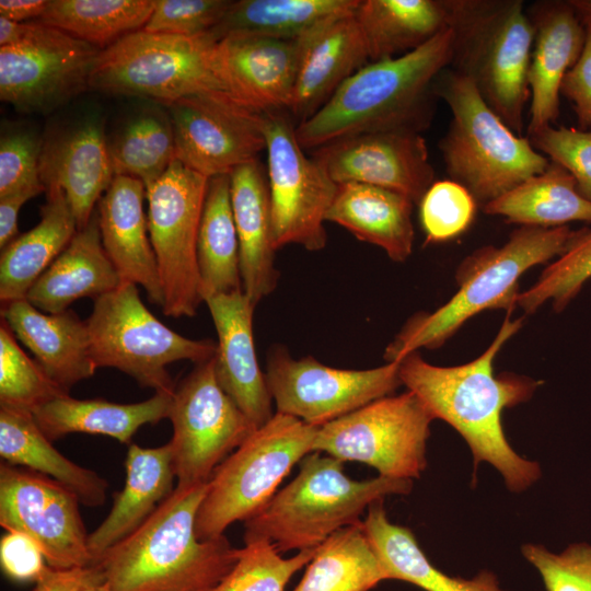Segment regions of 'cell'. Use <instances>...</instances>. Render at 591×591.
<instances>
[{
    "label": "cell",
    "mask_w": 591,
    "mask_h": 591,
    "mask_svg": "<svg viewBox=\"0 0 591 591\" xmlns=\"http://www.w3.org/2000/svg\"><path fill=\"white\" fill-rule=\"evenodd\" d=\"M510 315L508 312L487 349L470 362L439 367L415 351L398 363L402 384L421 399L434 419L445 421L461 434L475 467L480 462L491 464L510 491L521 493L540 478L541 467L511 448L501 414L530 399L541 382L513 373H494L495 357L523 324V317L511 320Z\"/></svg>",
    "instance_id": "obj_1"
},
{
    "label": "cell",
    "mask_w": 591,
    "mask_h": 591,
    "mask_svg": "<svg viewBox=\"0 0 591 591\" xmlns=\"http://www.w3.org/2000/svg\"><path fill=\"white\" fill-rule=\"evenodd\" d=\"M452 40L447 28L413 51L364 65L313 116L296 125L301 147L314 150L360 134L428 129L438 100L434 81L451 63Z\"/></svg>",
    "instance_id": "obj_2"
},
{
    "label": "cell",
    "mask_w": 591,
    "mask_h": 591,
    "mask_svg": "<svg viewBox=\"0 0 591 591\" xmlns=\"http://www.w3.org/2000/svg\"><path fill=\"white\" fill-rule=\"evenodd\" d=\"M207 484L175 487L95 564L112 591H212L230 572L239 548L225 535L199 540L196 533Z\"/></svg>",
    "instance_id": "obj_3"
},
{
    "label": "cell",
    "mask_w": 591,
    "mask_h": 591,
    "mask_svg": "<svg viewBox=\"0 0 591 591\" xmlns=\"http://www.w3.org/2000/svg\"><path fill=\"white\" fill-rule=\"evenodd\" d=\"M568 225H521L499 247L487 245L465 257L455 273L457 291L431 313L415 314L384 351L386 362H398L420 348L436 349L471 317L488 309L512 312L519 279L531 267L558 257L573 235Z\"/></svg>",
    "instance_id": "obj_4"
},
{
    "label": "cell",
    "mask_w": 591,
    "mask_h": 591,
    "mask_svg": "<svg viewBox=\"0 0 591 591\" xmlns=\"http://www.w3.org/2000/svg\"><path fill=\"white\" fill-rule=\"evenodd\" d=\"M412 488L410 479H352L343 461L311 452L299 462L294 479L244 522V542L266 538L280 554L316 548L340 529L360 523L374 501Z\"/></svg>",
    "instance_id": "obj_5"
},
{
    "label": "cell",
    "mask_w": 591,
    "mask_h": 591,
    "mask_svg": "<svg viewBox=\"0 0 591 591\" xmlns=\"http://www.w3.org/2000/svg\"><path fill=\"white\" fill-rule=\"evenodd\" d=\"M448 1L453 35L449 67L467 78L501 120L523 136L534 42L523 1Z\"/></svg>",
    "instance_id": "obj_6"
},
{
    "label": "cell",
    "mask_w": 591,
    "mask_h": 591,
    "mask_svg": "<svg viewBox=\"0 0 591 591\" xmlns=\"http://www.w3.org/2000/svg\"><path fill=\"white\" fill-rule=\"evenodd\" d=\"M434 93L451 112L439 141L445 171L477 205L483 207L548 166L549 160L528 136L512 131L464 76L447 67L434 81Z\"/></svg>",
    "instance_id": "obj_7"
},
{
    "label": "cell",
    "mask_w": 591,
    "mask_h": 591,
    "mask_svg": "<svg viewBox=\"0 0 591 591\" xmlns=\"http://www.w3.org/2000/svg\"><path fill=\"white\" fill-rule=\"evenodd\" d=\"M89 89L144 97L161 105L204 92L228 93L218 40L211 35L181 36L144 30L100 51Z\"/></svg>",
    "instance_id": "obj_8"
},
{
    "label": "cell",
    "mask_w": 591,
    "mask_h": 591,
    "mask_svg": "<svg viewBox=\"0 0 591 591\" xmlns=\"http://www.w3.org/2000/svg\"><path fill=\"white\" fill-rule=\"evenodd\" d=\"M320 427L275 413L213 472L196 518L199 540L224 535L236 521L257 514L306 454Z\"/></svg>",
    "instance_id": "obj_9"
},
{
    "label": "cell",
    "mask_w": 591,
    "mask_h": 591,
    "mask_svg": "<svg viewBox=\"0 0 591 591\" xmlns=\"http://www.w3.org/2000/svg\"><path fill=\"white\" fill-rule=\"evenodd\" d=\"M86 325L96 368L117 369L155 393L175 390L169 364H199L217 352L212 339L187 338L163 324L143 304L137 285L128 281L94 300Z\"/></svg>",
    "instance_id": "obj_10"
},
{
    "label": "cell",
    "mask_w": 591,
    "mask_h": 591,
    "mask_svg": "<svg viewBox=\"0 0 591 591\" xmlns=\"http://www.w3.org/2000/svg\"><path fill=\"white\" fill-rule=\"evenodd\" d=\"M433 416L413 392L378 398L321 426L313 452L359 462L394 479L419 478Z\"/></svg>",
    "instance_id": "obj_11"
},
{
    "label": "cell",
    "mask_w": 591,
    "mask_h": 591,
    "mask_svg": "<svg viewBox=\"0 0 591 591\" xmlns=\"http://www.w3.org/2000/svg\"><path fill=\"white\" fill-rule=\"evenodd\" d=\"M208 179L175 159L146 188L148 230L163 289L161 309L166 316H194L204 302L197 237Z\"/></svg>",
    "instance_id": "obj_12"
},
{
    "label": "cell",
    "mask_w": 591,
    "mask_h": 591,
    "mask_svg": "<svg viewBox=\"0 0 591 591\" xmlns=\"http://www.w3.org/2000/svg\"><path fill=\"white\" fill-rule=\"evenodd\" d=\"M263 130L274 247L297 244L321 251L327 242L324 222L338 184L303 152L287 111L263 113Z\"/></svg>",
    "instance_id": "obj_13"
},
{
    "label": "cell",
    "mask_w": 591,
    "mask_h": 591,
    "mask_svg": "<svg viewBox=\"0 0 591 591\" xmlns=\"http://www.w3.org/2000/svg\"><path fill=\"white\" fill-rule=\"evenodd\" d=\"M169 419L176 487L207 484L257 429L218 383L213 358L195 364L175 386Z\"/></svg>",
    "instance_id": "obj_14"
},
{
    "label": "cell",
    "mask_w": 591,
    "mask_h": 591,
    "mask_svg": "<svg viewBox=\"0 0 591 591\" xmlns=\"http://www.w3.org/2000/svg\"><path fill=\"white\" fill-rule=\"evenodd\" d=\"M265 375L276 413L315 427L391 395L402 385L398 362L368 370L337 369L312 356L294 359L282 345L269 348Z\"/></svg>",
    "instance_id": "obj_15"
},
{
    "label": "cell",
    "mask_w": 591,
    "mask_h": 591,
    "mask_svg": "<svg viewBox=\"0 0 591 591\" xmlns=\"http://www.w3.org/2000/svg\"><path fill=\"white\" fill-rule=\"evenodd\" d=\"M101 49L30 21L16 44L0 47V99L23 113H49L86 89Z\"/></svg>",
    "instance_id": "obj_16"
},
{
    "label": "cell",
    "mask_w": 591,
    "mask_h": 591,
    "mask_svg": "<svg viewBox=\"0 0 591 591\" xmlns=\"http://www.w3.org/2000/svg\"><path fill=\"white\" fill-rule=\"evenodd\" d=\"M81 503L60 483L25 467L0 465V525L30 536L49 567H88L93 560Z\"/></svg>",
    "instance_id": "obj_17"
},
{
    "label": "cell",
    "mask_w": 591,
    "mask_h": 591,
    "mask_svg": "<svg viewBox=\"0 0 591 591\" xmlns=\"http://www.w3.org/2000/svg\"><path fill=\"white\" fill-rule=\"evenodd\" d=\"M172 119L176 159L207 178L230 174L266 150L263 113L221 91L163 105Z\"/></svg>",
    "instance_id": "obj_18"
},
{
    "label": "cell",
    "mask_w": 591,
    "mask_h": 591,
    "mask_svg": "<svg viewBox=\"0 0 591 591\" xmlns=\"http://www.w3.org/2000/svg\"><path fill=\"white\" fill-rule=\"evenodd\" d=\"M312 157L337 183H361L397 192L418 205L434 183L425 138L414 131H380L340 138Z\"/></svg>",
    "instance_id": "obj_19"
},
{
    "label": "cell",
    "mask_w": 591,
    "mask_h": 591,
    "mask_svg": "<svg viewBox=\"0 0 591 591\" xmlns=\"http://www.w3.org/2000/svg\"><path fill=\"white\" fill-rule=\"evenodd\" d=\"M38 173L46 192L65 194L78 230L84 228L115 176L102 115L91 112L53 127L43 137Z\"/></svg>",
    "instance_id": "obj_20"
},
{
    "label": "cell",
    "mask_w": 591,
    "mask_h": 591,
    "mask_svg": "<svg viewBox=\"0 0 591 591\" xmlns=\"http://www.w3.org/2000/svg\"><path fill=\"white\" fill-rule=\"evenodd\" d=\"M306 36L281 39L230 34L219 39L218 56L228 93L259 113L287 111Z\"/></svg>",
    "instance_id": "obj_21"
},
{
    "label": "cell",
    "mask_w": 591,
    "mask_h": 591,
    "mask_svg": "<svg viewBox=\"0 0 591 591\" xmlns=\"http://www.w3.org/2000/svg\"><path fill=\"white\" fill-rule=\"evenodd\" d=\"M217 331L213 368L218 383L256 428L274 416L266 375L257 361L253 314L255 305L241 291L205 299Z\"/></svg>",
    "instance_id": "obj_22"
},
{
    "label": "cell",
    "mask_w": 591,
    "mask_h": 591,
    "mask_svg": "<svg viewBox=\"0 0 591 591\" xmlns=\"http://www.w3.org/2000/svg\"><path fill=\"white\" fill-rule=\"evenodd\" d=\"M528 14L534 27L528 72L531 93L529 135L557 120L560 86L582 53L586 25L569 0L535 2Z\"/></svg>",
    "instance_id": "obj_23"
},
{
    "label": "cell",
    "mask_w": 591,
    "mask_h": 591,
    "mask_svg": "<svg viewBox=\"0 0 591 591\" xmlns=\"http://www.w3.org/2000/svg\"><path fill=\"white\" fill-rule=\"evenodd\" d=\"M144 184L115 175L97 204V222L104 250L123 281L141 286L151 302L163 306L164 296L150 241Z\"/></svg>",
    "instance_id": "obj_24"
},
{
    "label": "cell",
    "mask_w": 591,
    "mask_h": 591,
    "mask_svg": "<svg viewBox=\"0 0 591 591\" xmlns=\"http://www.w3.org/2000/svg\"><path fill=\"white\" fill-rule=\"evenodd\" d=\"M1 318L65 393L97 369L91 355L86 321L71 310L45 313L26 299L1 304Z\"/></svg>",
    "instance_id": "obj_25"
},
{
    "label": "cell",
    "mask_w": 591,
    "mask_h": 591,
    "mask_svg": "<svg viewBox=\"0 0 591 591\" xmlns=\"http://www.w3.org/2000/svg\"><path fill=\"white\" fill-rule=\"evenodd\" d=\"M368 62L367 44L355 13L320 26L305 37L287 112L297 125L309 119Z\"/></svg>",
    "instance_id": "obj_26"
},
{
    "label": "cell",
    "mask_w": 591,
    "mask_h": 591,
    "mask_svg": "<svg viewBox=\"0 0 591 591\" xmlns=\"http://www.w3.org/2000/svg\"><path fill=\"white\" fill-rule=\"evenodd\" d=\"M229 175L242 289L256 306L275 290L279 279L275 267L267 172L255 159L237 166Z\"/></svg>",
    "instance_id": "obj_27"
},
{
    "label": "cell",
    "mask_w": 591,
    "mask_h": 591,
    "mask_svg": "<svg viewBox=\"0 0 591 591\" xmlns=\"http://www.w3.org/2000/svg\"><path fill=\"white\" fill-rule=\"evenodd\" d=\"M125 468V485L115 493L111 511L89 533L88 546L93 565L134 533L175 489L176 475L169 442L157 448L130 443Z\"/></svg>",
    "instance_id": "obj_28"
},
{
    "label": "cell",
    "mask_w": 591,
    "mask_h": 591,
    "mask_svg": "<svg viewBox=\"0 0 591 591\" xmlns=\"http://www.w3.org/2000/svg\"><path fill=\"white\" fill-rule=\"evenodd\" d=\"M123 282L107 256L97 216L78 230L66 248L35 281L26 300L45 313H60L82 298H96Z\"/></svg>",
    "instance_id": "obj_29"
},
{
    "label": "cell",
    "mask_w": 591,
    "mask_h": 591,
    "mask_svg": "<svg viewBox=\"0 0 591 591\" xmlns=\"http://www.w3.org/2000/svg\"><path fill=\"white\" fill-rule=\"evenodd\" d=\"M414 202L403 194L361 184H338L326 221L348 230L358 240L381 247L397 263L413 252Z\"/></svg>",
    "instance_id": "obj_30"
},
{
    "label": "cell",
    "mask_w": 591,
    "mask_h": 591,
    "mask_svg": "<svg viewBox=\"0 0 591 591\" xmlns=\"http://www.w3.org/2000/svg\"><path fill=\"white\" fill-rule=\"evenodd\" d=\"M172 395L158 392L139 403L119 404L103 398L79 399L63 394L37 407L32 414L50 441L82 432L106 436L129 445L140 427L169 418Z\"/></svg>",
    "instance_id": "obj_31"
},
{
    "label": "cell",
    "mask_w": 591,
    "mask_h": 591,
    "mask_svg": "<svg viewBox=\"0 0 591 591\" xmlns=\"http://www.w3.org/2000/svg\"><path fill=\"white\" fill-rule=\"evenodd\" d=\"M383 500L369 506L362 528L387 580L405 581L425 591H503L496 575L489 570L465 579L449 576L433 566L413 531L389 520Z\"/></svg>",
    "instance_id": "obj_32"
},
{
    "label": "cell",
    "mask_w": 591,
    "mask_h": 591,
    "mask_svg": "<svg viewBox=\"0 0 591 591\" xmlns=\"http://www.w3.org/2000/svg\"><path fill=\"white\" fill-rule=\"evenodd\" d=\"M0 455L8 464L60 483L86 507H100L106 500V479L61 454L30 412L0 406Z\"/></svg>",
    "instance_id": "obj_33"
},
{
    "label": "cell",
    "mask_w": 591,
    "mask_h": 591,
    "mask_svg": "<svg viewBox=\"0 0 591 591\" xmlns=\"http://www.w3.org/2000/svg\"><path fill=\"white\" fill-rule=\"evenodd\" d=\"M38 223L1 250V304L26 299L27 292L78 231L72 210L60 189L46 192Z\"/></svg>",
    "instance_id": "obj_34"
},
{
    "label": "cell",
    "mask_w": 591,
    "mask_h": 591,
    "mask_svg": "<svg viewBox=\"0 0 591 591\" xmlns=\"http://www.w3.org/2000/svg\"><path fill=\"white\" fill-rule=\"evenodd\" d=\"M355 18L376 61L413 51L449 28V1L359 0Z\"/></svg>",
    "instance_id": "obj_35"
},
{
    "label": "cell",
    "mask_w": 591,
    "mask_h": 591,
    "mask_svg": "<svg viewBox=\"0 0 591 591\" xmlns=\"http://www.w3.org/2000/svg\"><path fill=\"white\" fill-rule=\"evenodd\" d=\"M509 223L558 228L579 221L591 224V201L577 189L573 177L549 161L546 170L482 207Z\"/></svg>",
    "instance_id": "obj_36"
},
{
    "label": "cell",
    "mask_w": 591,
    "mask_h": 591,
    "mask_svg": "<svg viewBox=\"0 0 591 591\" xmlns=\"http://www.w3.org/2000/svg\"><path fill=\"white\" fill-rule=\"evenodd\" d=\"M358 4L359 0H237L208 34L217 40L230 34L297 39L354 14Z\"/></svg>",
    "instance_id": "obj_37"
},
{
    "label": "cell",
    "mask_w": 591,
    "mask_h": 591,
    "mask_svg": "<svg viewBox=\"0 0 591 591\" xmlns=\"http://www.w3.org/2000/svg\"><path fill=\"white\" fill-rule=\"evenodd\" d=\"M197 263L204 302L212 296L243 290L229 174L208 179L198 229Z\"/></svg>",
    "instance_id": "obj_38"
},
{
    "label": "cell",
    "mask_w": 591,
    "mask_h": 591,
    "mask_svg": "<svg viewBox=\"0 0 591 591\" xmlns=\"http://www.w3.org/2000/svg\"><path fill=\"white\" fill-rule=\"evenodd\" d=\"M107 147L114 174L140 179L148 188L176 159L167 109L158 103L140 108L107 136Z\"/></svg>",
    "instance_id": "obj_39"
},
{
    "label": "cell",
    "mask_w": 591,
    "mask_h": 591,
    "mask_svg": "<svg viewBox=\"0 0 591 591\" xmlns=\"http://www.w3.org/2000/svg\"><path fill=\"white\" fill-rule=\"evenodd\" d=\"M386 572L360 523L340 529L316 548L292 591H370Z\"/></svg>",
    "instance_id": "obj_40"
},
{
    "label": "cell",
    "mask_w": 591,
    "mask_h": 591,
    "mask_svg": "<svg viewBox=\"0 0 591 591\" xmlns=\"http://www.w3.org/2000/svg\"><path fill=\"white\" fill-rule=\"evenodd\" d=\"M154 0H49L35 20L105 49L124 36L142 30Z\"/></svg>",
    "instance_id": "obj_41"
},
{
    "label": "cell",
    "mask_w": 591,
    "mask_h": 591,
    "mask_svg": "<svg viewBox=\"0 0 591 591\" xmlns=\"http://www.w3.org/2000/svg\"><path fill=\"white\" fill-rule=\"evenodd\" d=\"M591 279V227L575 230L564 252L553 259L538 279L520 292L517 305L526 314L535 312L548 300L561 312Z\"/></svg>",
    "instance_id": "obj_42"
},
{
    "label": "cell",
    "mask_w": 591,
    "mask_h": 591,
    "mask_svg": "<svg viewBox=\"0 0 591 591\" xmlns=\"http://www.w3.org/2000/svg\"><path fill=\"white\" fill-rule=\"evenodd\" d=\"M230 572L212 591H285L292 576L306 566L316 548L303 549L282 558L266 538L244 542Z\"/></svg>",
    "instance_id": "obj_43"
},
{
    "label": "cell",
    "mask_w": 591,
    "mask_h": 591,
    "mask_svg": "<svg viewBox=\"0 0 591 591\" xmlns=\"http://www.w3.org/2000/svg\"><path fill=\"white\" fill-rule=\"evenodd\" d=\"M14 333L1 318L0 324V406L33 413L61 391L18 344Z\"/></svg>",
    "instance_id": "obj_44"
},
{
    "label": "cell",
    "mask_w": 591,
    "mask_h": 591,
    "mask_svg": "<svg viewBox=\"0 0 591 591\" xmlns=\"http://www.w3.org/2000/svg\"><path fill=\"white\" fill-rule=\"evenodd\" d=\"M419 206L425 244L450 241L472 224L477 202L471 193L451 179L434 181Z\"/></svg>",
    "instance_id": "obj_45"
},
{
    "label": "cell",
    "mask_w": 591,
    "mask_h": 591,
    "mask_svg": "<svg viewBox=\"0 0 591 591\" xmlns=\"http://www.w3.org/2000/svg\"><path fill=\"white\" fill-rule=\"evenodd\" d=\"M523 557L538 571L546 591H591V545L573 543L559 554L526 543Z\"/></svg>",
    "instance_id": "obj_46"
},
{
    "label": "cell",
    "mask_w": 591,
    "mask_h": 591,
    "mask_svg": "<svg viewBox=\"0 0 591 591\" xmlns=\"http://www.w3.org/2000/svg\"><path fill=\"white\" fill-rule=\"evenodd\" d=\"M528 138L536 151L563 166L581 196L591 201V130L551 125Z\"/></svg>",
    "instance_id": "obj_47"
},
{
    "label": "cell",
    "mask_w": 591,
    "mask_h": 591,
    "mask_svg": "<svg viewBox=\"0 0 591 591\" xmlns=\"http://www.w3.org/2000/svg\"><path fill=\"white\" fill-rule=\"evenodd\" d=\"M43 137L23 126H7L0 137V197L24 187L43 185L38 165Z\"/></svg>",
    "instance_id": "obj_48"
},
{
    "label": "cell",
    "mask_w": 591,
    "mask_h": 591,
    "mask_svg": "<svg viewBox=\"0 0 591 591\" xmlns=\"http://www.w3.org/2000/svg\"><path fill=\"white\" fill-rule=\"evenodd\" d=\"M232 0H154L142 30L181 36L209 33L223 18Z\"/></svg>",
    "instance_id": "obj_49"
},
{
    "label": "cell",
    "mask_w": 591,
    "mask_h": 591,
    "mask_svg": "<svg viewBox=\"0 0 591 591\" xmlns=\"http://www.w3.org/2000/svg\"><path fill=\"white\" fill-rule=\"evenodd\" d=\"M3 573L16 582L36 583L49 568L40 547L26 534L5 531L0 541Z\"/></svg>",
    "instance_id": "obj_50"
},
{
    "label": "cell",
    "mask_w": 591,
    "mask_h": 591,
    "mask_svg": "<svg viewBox=\"0 0 591 591\" xmlns=\"http://www.w3.org/2000/svg\"><path fill=\"white\" fill-rule=\"evenodd\" d=\"M586 42L575 66L566 73L560 95L572 105L579 129L591 130V23H586Z\"/></svg>",
    "instance_id": "obj_51"
},
{
    "label": "cell",
    "mask_w": 591,
    "mask_h": 591,
    "mask_svg": "<svg viewBox=\"0 0 591 591\" xmlns=\"http://www.w3.org/2000/svg\"><path fill=\"white\" fill-rule=\"evenodd\" d=\"M100 581H104V578L99 565L70 569L49 567L35 583L33 591H82Z\"/></svg>",
    "instance_id": "obj_52"
},
{
    "label": "cell",
    "mask_w": 591,
    "mask_h": 591,
    "mask_svg": "<svg viewBox=\"0 0 591 591\" xmlns=\"http://www.w3.org/2000/svg\"><path fill=\"white\" fill-rule=\"evenodd\" d=\"M43 192H46L44 185H34L0 197L1 250L20 235L18 216L23 205Z\"/></svg>",
    "instance_id": "obj_53"
},
{
    "label": "cell",
    "mask_w": 591,
    "mask_h": 591,
    "mask_svg": "<svg viewBox=\"0 0 591 591\" xmlns=\"http://www.w3.org/2000/svg\"><path fill=\"white\" fill-rule=\"evenodd\" d=\"M49 0H1L0 16L14 22H30L39 19Z\"/></svg>",
    "instance_id": "obj_54"
},
{
    "label": "cell",
    "mask_w": 591,
    "mask_h": 591,
    "mask_svg": "<svg viewBox=\"0 0 591 591\" xmlns=\"http://www.w3.org/2000/svg\"><path fill=\"white\" fill-rule=\"evenodd\" d=\"M27 27L28 22H14L0 16V47L19 43Z\"/></svg>",
    "instance_id": "obj_55"
},
{
    "label": "cell",
    "mask_w": 591,
    "mask_h": 591,
    "mask_svg": "<svg viewBox=\"0 0 591 591\" xmlns=\"http://www.w3.org/2000/svg\"><path fill=\"white\" fill-rule=\"evenodd\" d=\"M582 22L591 23V0H569Z\"/></svg>",
    "instance_id": "obj_56"
},
{
    "label": "cell",
    "mask_w": 591,
    "mask_h": 591,
    "mask_svg": "<svg viewBox=\"0 0 591 591\" xmlns=\"http://www.w3.org/2000/svg\"><path fill=\"white\" fill-rule=\"evenodd\" d=\"M82 591H112V589L106 582L100 581L85 587Z\"/></svg>",
    "instance_id": "obj_57"
}]
</instances>
